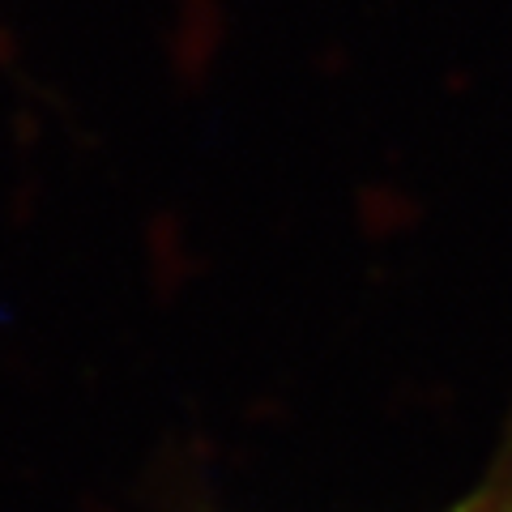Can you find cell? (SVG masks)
I'll return each instance as SVG.
<instances>
[{
    "label": "cell",
    "instance_id": "6da1fadb",
    "mask_svg": "<svg viewBox=\"0 0 512 512\" xmlns=\"http://www.w3.org/2000/svg\"><path fill=\"white\" fill-rule=\"evenodd\" d=\"M444 512H512V453H504V461L483 478V483L470 487Z\"/></svg>",
    "mask_w": 512,
    "mask_h": 512
}]
</instances>
